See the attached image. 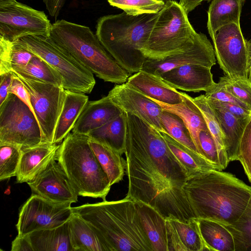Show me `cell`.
Segmentation results:
<instances>
[{
  "instance_id": "obj_42",
  "label": "cell",
  "mask_w": 251,
  "mask_h": 251,
  "mask_svg": "<svg viewBox=\"0 0 251 251\" xmlns=\"http://www.w3.org/2000/svg\"><path fill=\"white\" fill-rule=\"evenodd\" d=\"M199 139L205 158L212 163L217 170L222 171L217 147L209 130H201Z\"/></svg>"
},
{
  "instance_id": "obj_8",
  "label": "cell",
  "mask_w": 251,
  "mask_h": 251,
  "mask_svg": "<svg viewBox=\"0 0 251 251\" xmlns=\"http://www.w3.org/2000/svg\"><path fill=\"white\" fill-rule=\"evenodd\" d=\"M17 41L59 75L65 89L84 94L92 92L96 84L94 74L50 37L26 36Z\"/></svg>"
},
{
  "instance_id": "obj_45",
  "label": "cell",
  "mask_w": 251,
  "mask_h": 251,
  "mask_svg": "<svg viewBox=\"0 0 251 251\" xmlns=\"http://www.w3.org/2000/svg\"><path fill=\"white\" fill-rule=\"evenodd\" d=\"M0 105H1L9 94V90L14 76L11 72H9L0 75Z\"/></svg>"
},
{
  "instance_id": "obj_4",
  "label": "cell",
  "mask_w": 251,
  "mask_h": 251,
  "mask_svg": "<svg viewBox=\"0 0 251 251\" xmlns=\"http://www.w3.org/2000/svg\"><path fill=\"white\" fill-rule=\"evenodd\" d=\"M158 13L131 16L123 12L102 16L97 21L99 40L130 75L142 69L146 59L142 50Z\"/></svg>"
},
{
  "instance_id": "obj_12",
  "label": "cell",
  "mask_w": 251,
  "mask_h": 251,
  "mask_svg": "<svg viewBox=\"0 0 251 251\" xmlns=\"http://www.w3.org/2000/svg\"><path fill=\"white\" fill-rule=\"evenodd\" d=\"M73 214L71 204L58 203L32 194L20 208L16 225L18 235L63 225Z\"/></svg>"
},
{
  "instance_id": "obj_19",
  "label": "cell",
  "mask_w": 251,
  "mask_h": 251,
  "mask_svg": "<svg viewBox=\"0 0 251 251\" xmlns=\"http://www.w3.org/2000/svg\"><path fill=\"white\" fill-rule=\"evenodd\" d=\"M123 112L108 95L97 100H88L72 131L87 135Z\"/></svg>"
},
{
  "instance_id": "obj_31",
  "label": "cell",
  "mask_w": 251,
  "mask_h": 251,
  "mask_svg": "<svg viewBox=\"0 0 251 251\" xmlns=\"http://www.w3.org/2000/svg\"><path fill=\"white\" fill-rule=\"evenodd\" d=\"M89 144L106 174L111 186L121 181L126 173V160L111 147L89 138Z\"/></svg>"
},
{
  "instance_id": "obj_34",
  "label": "cell",
  "mask_w": 251,
  "mask_h": 251,
  "mask_svg": "<svg viewBox=\"0 0 251 251\" xmlns=\"http://www.w3.org/2000/svg\"><path fill=\"white\" fill-rule=\"evenodd\" d=\"M33 55L17 41L12 42L0 38V75L26 66Z\"/></svg>"
},
{
  "instance_id": "obj_10",
  "label": "cell",
  "mask_w": 251,
  "mask_h": 251,
  "mask_svg": "<svg viewBox=\"0 0 251 251\" xmlns=\"http://www.w3.org/2000/svg\"><path fill=\"white\" fill-rule=\"evenodd\" d=\"M215 56L225 75L232 79L249 78L251 52L240 25L228 24L221 27L213 40Z\"/></svg>"
},
{
  "instance_id": "obj_35",
  "label": "cell",
  "mask_w": 251,
  "mask_h": 251,
  "mask_svg": "<svg viewBox=\"0 0 251 251\" xmlns=\"http://www.w3.org/2000/svg\"><path fill=\"white\" fill-rule=\"evenodd\" d=\"M11 71L29 78L63 87L59 75L45 61L35 55L26 66L14 68Z\"/></svg>"
},
{
  "instance_id": "obj_11",
  "label": "cell",
  "mask_w": 251,
  "mask_h": 251,
  "mask_svg": "<svg viewBox=\"0 0 251 251\" xmlns=\"http://www.w3.org/2000/svg\"><path fill=\"white\" fill-rule=\"evenodd\" d=\"M29 92L37 120L45 143L53 144L56 126L63 105L65 89L58 86L26 77L10 72Z\"/></svg>"
},
{
  "instance_id": "obj_37",
  "label": "cell",
  "mask_w": 251,
  "mask_h": 251,
  "mask_svg": "<svg viewBox=\"0 0 251 251\" xmlns=\"http://www.w3.org/2000/svg\"><path fill=\"white\" fill-rule=\"evenodd\" d=\"M224 226L233 237L235 251H251V198L240 218L232 225Z\"/></svg>"
},
{
  "instance_id": "obj_3",
  "label": "cell",
  "mask_w": 251,
  "mask_h": 251,
  "mask_svg": "<svg viewBox=\"0 0 251 251\" xmlns=\"http://www.w3.org/2000/svg\"><path fill=\"white\" fill-rule=\"evenodd\" d=\"M72 210L93 226L109 251H152L133 200L87 203Z\"/></svg>"
},
{
  "instance_id": "obj_47",
  "label": "cell",
  "mask_w": 251,
  "mask_h": 251,
  "mask_svg": "<svg viewBox=\"0 0 251 251\" xmlns=\"http://www.w3.org/2000/svg\"><path fill=\"white\" fill-rule=\"evenodd\" d=\"M66 0H43L50 15L56 19L63 8Z\"/></svg>"
},
{
  "instance_id": "obj_26",
  "label": "cell",
  "mask_w": 251,
  "mask_h": 251,
  "mask_svg": "<svg viewBox=\"0 0 251 251\" xmlns=\"http://www.w3.org/2000/svg\"><path fill=\"white\" fill-rule=\"evenodd\" d=\"M88 101V97L85 94L65 89L64 101L56 126L53 144L61 143L70 133Z\"/></svg>"
},
{
  "instance_id": "obj_50",
  "label": "cell",
  "mask_w": 251,
  "mask_h": 251,
  "mask_svg": "<svg viewBox=\"0 0 251 251\" xmlns=\"http://www.w3.org/2000/svg\"><path fill=\"white\" fill-rule=\"evenodd\" d=\"M251 52V40L249 41ZM249 78L251 80V62H250V66L249 69Z\"/></svg>"
},
{
  "instance_id": "obj_16",
  "label": "cell",
  "mask_w": 251,
  "mask_h": 251,
  "mask_svg": "<svg viewBox=\"0 0 251 251\" xmlns=\"http://www.w3.org/2000/svg\"><path fill=\"white\" fill-rule=\"evenodd\" d=\"M107 95L124 112L136 115L160 132L165 131L160 121L162 107L126 82L117 84Z\"/></svg>"
},
{
  "instance_id": "obj_7",
  "label": "cell",
  "mask_w": 251,
  "mask_h": 251,
  "mask_svg": "<svg viewBox=\"0 0 251 251\" xmlns=\"http://www.w3.org/2000/svg\"><path fill=\"white\" fill-rule=\"evenodd\" d=\"M163 0L165 6L158 13L142 50L147 59H161L181 50L197 33L179 2Z\"/></svg>"
},
{
  "instance_id": "obj_14",
  "label": "cell",
  "mask_w": 251,
  "mask_h": 251,
  "mask_svg": "<svg viewBox=\"0 0 251 251\" xmlns=\"http://www.w3.org/2000/svg\"><path fill=\"white\" fill-rule=\"evenodd\" d=\"M214 49L207 36L197 33L181 50L158 59L146 58L141 70L159 76L172 69L189 64L212 68L216 64ZM140 70V71H141Z\"/></svg>"
},
{
  "instance_id": "obj_9",
  "label": "cell",
  "mask_w": 251,
  "mask_h": 251,
  "mask_svg": "<svg viewBox=\"0 0 251 251\" xmlns=\"http://www.w3.org/2000/svg\"><path fill=\"white\" fill-rule=\"evenodd\" d=\"M43 143L45 142L34 114L20 99L9 93L0 105V145L24 150Z\"/></svg>"
},
{
  "instance_id": "obj_1",
  "label": "cell",
  "mask_w": 251,
  "mask_h": 251,
  "mask_svg": "<svg viewBox=\"0 0 251 251\" xmlns=\"http://www.w3.org/2000/svg\"><path fill=\"white\" fill-rule=\"evenodd\" d=\"M126 198L156 210L165 219L184 222L196 218L183 190L188 178L182 164L160 132L140 118L127 113Z\"/></svg>"
},
{
  "instance_id": "obj_39",
  "label": "cell",
  "mask_w": 251,
  "mask_h": 251,
  "mask_svg": "<svg viewBox=\"0 0 251 251\" xmlns=\"http://www.w3.org/2000/svg\"><path fill=\"white\" fill-rule=\"evenodd\" d=\"M22 150L11 145H0V180L16 176Z\"/></svg>"
},
{
  "instance_id": "obj_23",
  "label": "cell",
  "mask_w": 251,
  "mask_h": 251,
  "mask_svg": "<svg viewBox=\"0 0 251 251\" xmlns=\"http://www.w3.org/2000/svg\"><path fill=\"white\" fill-rule=\"evenodd\" d=\"M208 101L214 111L223 132L225 150L228 162L238 160L240 140L249 120L239 119L224 107Z\"/></svg>"
},
{
  "instance_id": "obj_13",
  "label": "cell",
  "mask_w": 251,
  "mask_h": 251,
  "mask_svg": "<svg viewBox=\"0 0 251 251\" xmlns=\"http://www.w3.org/2000/svg\"><path fill=\"white\" fill-rule=\"evenodd\" d=\"M51 26L44 11L17 1L0 9V38L9 41L30 35L50 37Z\"/></svg>"
},
{
  "instance_id": "obj_5",
  "label": "cell",
  "mask_w": 251,
  "mask_h": 251,
  "mask_svg": "<svg viewBox=\"0 0 251 251\" xmlns=\"http://www.w3.org/2000/svg\"><path fill=\"white\" fill-rule=\"evenodd\" d=\"M50 37L104 81L122 84L130 75L88 26L65 20H57L52 24Z\"/></svg>"
},
{
  "instance_id": "obj_24",
  "label": "cell",
  "mask_w": 251,
  "mask_h": 251,
  "mask_svg": "<svg viewBox=\"0 0 251 251\" xmlns=\"http://www.w3.org/2000/svg\"><path fill=\"white\" fill-rule=\"evenodd\" d=\"M135 202L152 251H169L166 219L151 206L140 201Z\"/></svg>"
},
{
  "instance_id": "obj_48",
  "label": "cell",
  "mask_w": 251,
  "mask_h": 251,
  "mask_svg": "<svg viewBox=\"0 0 251 251\" xmlns=\"http://www.w3.org/2000/svg\"><path fill=\"white\" fill-rule=\"evenodd\" d=\"M205 0L210 1L211 0H179V3L188 14Z\"/></svg>"
},
{
  "instance_id": "obj_33",
  "label": "cell",
  "mask_w": 251,
  "mask_h": 251,
  "mask_svg": "<svg viewBox=\"0 0 251 251\" xmlns=\"http://www.w3.org/2000/svg\"><path fill=\"white\" fill-rule=\"evenodd\" d=\"M192 100L201 111L208 127V129L212 136L216 144L220 164L222 171L227 166L229 162L226 154L224 135L219 122L204 95H201L195 98H192Z\"/></svg>"
},
{
  "instance_id": "obj_29",
  "label": "cell",
  "mask_w": 251,
  "mask_h": 251,
  "mask_svg": "<svg viewBox=\"0 0 251 251\" xmlns=\"http://www.w3.org/2000/svg\"><path fill=\"white\" fill-rule=\"evenodd\" d=\"M196 219L204 251H235L233 237L223 224L209 219Z\"/></svg>"
},
{
  "instance_id": "obj_28",
  "label": "cell",
  "mask_w": 251,
  "mask_h": 251,
  "mask_svg": "<svg viewBox=\"0 0 251 251\" xmlns=\"http://www.w3.org/2000/svg\"><path fill=\"white\" fill-rule=\"evenodd\" d=\"M69 221L60 226L37 230L28 234L34 251H73Z\"/></svg>"
},
{
  "instance_id": "obj_22",
  "label": "cell",
  "mask_w": 251,
  "mask_h": 251,
  "mask_svg": "<svg viewBox=\"0 0 251 251\" xmlns=\"http://www.w3.org/2000/svg\"><path fill=\"white\" fill-rule=\"evenodd\" d=\"M182 101L174 105L165 104L149 99L158 104L163 110L176 114L182 119L190 133L199 154L205 158L201 146L199 134L201 130H209L206 122L201 111L192 100V97L183 92H182Z\"/></svg>"
},
{
  "instance_id": "obj_36",
  "label": "cell",
  "mask_w": 251,
  "mask_h": 251,
  "mask_svg": "<svg viewBox=\"0 0 251 251\" xmlns=\"http://www.w3.org/2000/svg\"><path fill=\"white\" fill-rule=\"evenodd\" d=\"M160 121L165 132L199 154L188 128L180 117L176 114L163 110L160 115Z\"/></svg>"
},
{
  "instance_id": "obj_21",
  "label": "cell",
  "mask_w": 251,
  "mask_h": 251,
  "mask_svg": "<svg viewBox=\"0 0 251 251\" xmlns=\"http://www.w3.org/2000/svg\"><path fill=\"white\" fill-rule=\"evenodd\" d=\"M196 218L188 222L173 217L166 218L169 251H204Z\"/></svg>"
},
{
  "instance_id": "obj_43",
  "label": "cell",
  "mask_w": 251,
  "mask_h": 251,
  "mask_svg": "<svg viewBox=\"0 0 251 251\" xmlns=\"http://www.w3.org/2000/svg\"><path fill=\"white\" fill-rule=\"evenodd\" d=\"M204 96L205 98L208 100L232 103L250 110L246 105L237 99L228 92L225 88L223 84L219 81L218 83H216L214 86L206 91Z\"/></svg>"
},
{
  "instance_id": "obj_38",
  "label": "cell",
  "mask_w": 251,
  "mask_h": 251,
  "mask_svg": "<svg viewBox=\"0 0 251 251\" xmlns=\"http://www.w3.org/2000/svg\"><path fill=\"white\" fill-rule=\"evenodd\" d=\"M109 4L131 16L157 14L165 6L163 0H107Z\"/></svg>"
},
{
  "instance_id": "obj_49",
  "label": "cell",
  "mask_w": 251,
  "mask_h": 251,
  "mask_svg": "<svg viewBox=\"0 0 251 251\" xmlns=\"http://www.w3.org/2000/svg\"><path fill=\"white\" fill-rule=\"evenodd\" d=\"M16 1V0H0V9L9 6Z\"/></svg>"
},
{
  "instance_id": "obj_2",
  "label": "cell",
  "mask_w": 251,
  "mask_h": 251,
  "mask_svg": "<svg viewBox=\"0 0 251 251\" xmlns=\"http://www.w3.org/2000/svg\"><path fill=\"white\" fill-rule=\"evenodd\" d=\"M183 190L196 218L234 224L251 198V187L234 175L217 170L188 177Z\"/></svg>"
},
{
  "instance_id": "obj_17",
  "label": "cell",
  "mask_w": 251,
  "mask_h": 251,
  "mask_svg": "<svg viewBox=\"0 0 251 251\" xmlns=\"http://www.w3.org/2000/svg\"><path fill=\"white\" fill-rule=\"evenodd\" d=\"M211 69L200 64H189L169 70L159 77L176 89L206 92L216 84Z\"/></svg>"
},
{
  "instance_id": "obj_27",
  "label": "cell",
  "mask_w": 251,
  "mask_h": 251,
  "mask_svg": "<svg viewBox=\"0 0 251 251\" xmlns=\"http://www.w3.org/2000/svg\"><path fill=\"white\" fill-rule=\"evenodd\" d=\"M245 0H212L207 12L208 33L212 41L217 31L231 24L240 25L242 6Z\"/></svg>"
},
{
  "instance_id": "obj_15",
  "label": "cell",
  "mask_w": 251,
  "mask_h": 251,
  "mask_svg": "<svg viewBox=\"0 0 251 251\" xmlns=\"http://www.w3.org/2000/svg\"><path fill=\"white\" fill-rule=\"evenodd\" d=\"M27 183L32 194L53 202L72 204L77 201L78 195L56 157L33 180Z\"/></svg>"
},
{
  "instance_id": "obj_25",
  "label": "cell",
  "mask_w": 251,
  "mask_h": 251,
  "mask_svg": "<svg viewBox=\"0 0 251 251\" xmlns=\"http://www.w3.org/2000/svg\"><path fill=\"white\" fill-rule=\"evenodd\" d=\"M70 242L73 251H109L93 226L73 212L69 221Z\"/></svg>"
},
{
  "instance_id": "obj_40",
  "label": "cell",
  "mask_w": 251,
  "mask_h": 251,
  "mask_svg": "<svg viewBox=\"0 0 251 251\" xmlns=\"http://www.w3.org/2000/svg\"><path fill=\"white\" fill-rule=\"evenodd\" d=\"M219 81L228 92L251 110V80L249 78L232 79L225 75L220 77Z\"/></svg>"
},
{
  "instance_id": "obj_44",
  "label": "cell",
  "mask_w": 251,
  "mask_h": 251,
  "mask_svg": "<svg viewBox=\"0 0 251 251\" xmlns=\"http://www.w3.org/2000/svg\"><path fill=\"white\" fill-rule=\"evenodd\" d=\"M207 100L224 107L230 113L239 119L249 120L251 117V110L245 108L239 105L230 102H221L217 100Z\"/></svg>"
},
{
  "instance_id": "obj_18",
  "label": "cell",
  "mask_w": 251,
  "mask_h": 251,
  "mask_svg": "<svg viewBox=\"0 0 251 251\" xmlns=\"http://www.w3.org/2000/svg\"><path fill=\"white\" fill-rule=\"evenodd\" d=\"M126 82L147 97L165 104H177L183 100L182 92L160 77L142 70L130 75Z\"/></svg>"
},
{
  "instance_id": "obj_46",
  "label": "cell",
  "mask_w": 251,
  "mask_h": 251,
  "mask_svg": "<svg viewBox=\"0 0 251 251\" xmlns=\"http://www.w3.org/2000/svg\"><path fill=\"white\" fill-rule=\"evenodd\" d=\"M11 251H34L28 235L19 236L11 244Z\"/></svg>"
},
{
  "instance_id": "obj_32",
  "label": "cell",
  "mask_w": 251,
  "mask_h": 251,
  "mask_svg": "<svg viewBox=\"0 0 251 251\" xmlns=\"http://www.w3.org/2000/svg\"><path fill=\"white\" fill-rule=\"evenodd\" d=\"M160 132V131H159ZM168 146L185 168L188 177L202 171L217 170L206 158L185 146L165 131L160 132Z\"/></svg>"
},
{
  "instance_id": "obj_6",
  "label": "cell",
  "mask_w": 251,
  "mask_h": 251,
  "mask_svg": "<svg viewBox=\"0 0 251 251\" xmlns=\"http://www.w3.org/2000/svg\"><path fill=\"white\" fill-rule=\"evenodd\" d=\"M89 141L88 135L69 133L60 144L56 159L78 196L104 201L111 186Z\"/></svg>"
},
{
  "instance_id": "obj_41",
  "label": "cell",
  "mask_w": 251,
  "mask_h": 251,
  "mask_svg": "<svg viewBox=\"0 0 251 251\" xmlns=\"http://www.w3.org/2000/svg\"><path fill=\"white\" fill-rule=\"evenodd\" d=\"M238 160L241 163L251 183V117L244 128L240 140Z\"/></svg>"
},
{
  "instance_id": "obj_30",
  "label": "cell",
  "mask_w": 251,
  "mask_h": 251,
  "mask_svg": "<svg viewBox=\"0 0 251 251\" xmlns=\"http://www.w3.org/2000/svg\"><path fill=\"white\" fill-rule=\"evenodd\" d=\"M126 120L127 113L123 111L103 126L92 130L87 135L122 155L125 151Z\"/></svg>"
},
{
  "instance_id": "obj_20",
  "label": "cell",
  "mask_w": 251,
  "mask_h": 251,
  "mask_svg": "<svg viewBox=\"0 0 251 251\" xmlns=\"http://www.w3.org/2000/svg\"><path fill=\"white\" fill-rule=\"evenodd\" d=\"M59 146L45 143L22 150L16 182L28 183L33 180L56 157Z\"/></svg>"
}]
</instances>
